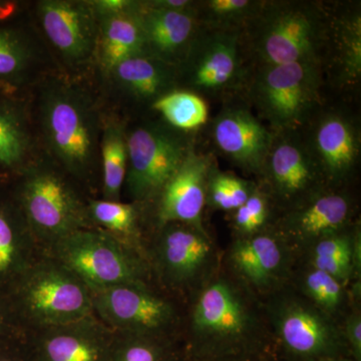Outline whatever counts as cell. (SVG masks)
Returning <instances> with one entry per match:
<instances>
[{
	"label": "cell",
	"instance_id": "obj_15",
	"mask_svg": "<svg viewBox=\"0 0 361 361\" xmlns=\"http://www.w3.org/2000/svg\"><path fill=\"white\" fill-rule=\"evenodd\" d=\"M293 249L276 231L239 237L228 253L233 276L249 290L270 294L283 288L290 277Z\"/></svg>",
	"mask_w": 361,
	"mask_h": 361
},
{
	"label": "cell",
	"instance_id": "obj_35",
	"mask_svg": "<svg viewBox=\"0 0 361 361\" xmlns=\"http://www.w3.org/2000/svg\"><path fill=\"white\" fill-rule=\"evenodd\" d=\"M269 199L259 188L244 205L235 210L233 223L240 237L251 236L264 231L269 220Z\"/></svg>",
	"mask_w": 361,
	"mask_h": 361
},
{
	"label": "cell",
	"instance_id": "obj_3",
	"mask_svg": "<svg viewBox=\"0 0 361 361\" xmlns=\"http://www.w3.org/2000/svg\"><path fill=\"white\" fill-rule=\"evenodd\" d=\"M13 200L37 245L47 249L71 233L94 228L87 201L68 175L47 159L21 171Z\"/></svg>",
	"mask_w": 361,
	"mask_h": 361
},
{
	"label": "cell",
	"instance_id": "obj_34",
	"mask_svg": "<svg viewBox=\"0 0 361 361\" xmlns=\"http://www.w3.org/2000/svg\"><path fill=\"white\" fill-rule=\"evenodd\" d=\"M256 188L241 178L213 168L207 184L206 204L219 210L235 211L246 203Z\"/></svg>",
	"mask_w": 361,
	"mask_h": 361
},
{
	"label": "cell",
	"instance_id": "obj_20",
	"mask_svg": "<svg viewBox=\"0 0 361 361\" xmlns=\"http://www.w3.org/2000/svg\"><path fill=\"white\" fill-rule=\"evenodd\" d=\"M16 20L0 23V94L23 97L21 92L47 73L44 47L32 30Z\"/></svg>",
	"mask_w": 361,
	"mask_h": 361
},
{
	"label": "cell",
	"instance_id": "obj_1",
	"mask_svg": "<svg viewBox=\"0 0 361 361\" xmlns=\"http://www.w3.org/2000/svg\"><path fill=\"white\" fill-rule=\"evenodd\" d=\"M33 121L40 148L71 180L90 182L99 166L104 116L99 102L82 82L47 73L35 85Z\"/></svg>",
	"mask_w": 361,
	"mask_h": 361
},
{
	"label": "cell",
	"instance_id": "obj_31",
	"mask_svg": "<svg viewBox=\"0 0 361 361\" xmlns=\"http://www.w3.org/2000/svg\"><path fill=\"white\" fill-rule=\"evenodd\" d=\"M163 116L164 122L175 129L189 132L205 125L208 106L198 94L186 90H175L151 104Z\"/></svg>",
	"mask_w": 361,
	"mask_h": 361
},
{
	"label": "cell",
	"instance_id": "obj_10",
	"mask_svg": "<svg viewBox=\"0 0 361 361\" xmlns=\"http://www.w3.org/2000/svg\"><path fill=\"white\" fill-rule=\"evenodd\" d=\"M275 133L261 169L260 190L287 212L326 191L329 184L308 141L296 130Z\"/></svg>",
	"mask_w": 361,
	"mask_h": 361
},
{
	"label": "cell",
	"instance_id": "obj_26",
	"mask_svg": "<svg viewBox=\"0 0 361 361\" xmlns=\"http://www.w3.org/2000/svg\"><path fill=\"white\" fill-rule=\"evenodd\" d=\"M139 11L137 1L129 11L97 18L99 35L94 63L103 75L127 59L149 56Z\"/></svg>",
	"mask_w": 361,
	"mask_h": 361
},
{
	"label": "cell",
	"instance_id": "obj_25",
	"mask_svg": "<svg viewBox=\"0 0 361 361\" xmlns=\"http://www.w3.org/2000/svg\"><path fill=\"white\" fill-rule=\"evenodd\" d=\"M37 245L13 198L0 199V291L8 293L37 260Z\"/></svg>",
	"mask_w": 361,
	"mask_h": 361
},
{
	"label": "cell",
	"instance_id": "obj_13",
	"mask_svg": "<svg viewBox=\"0 0 361 361\" xmlns=\"http://www.w3.org/2000/svg\"><path fill=\"white\" fill-rule=\"evenodd\" d=\"M35 16L66 68L78 71L94 63L99 20L90 0H39Z\"/></svg>",
	"mask_w": 361,
	"mask_h": 361
},
{
	"label": "cell",
	"instance_id": "obj_7",
	"mask_svg": "<svg viewBox=\"0 0 361 361\" xmlns=\"http://www.w3.org/2000/svg\"><path fill=\"white\" fill-rule=\"evenodd\" d=\"M47 250L90 291L147 283L149 268L144 256L94 227L71 233Z\"/></svg>",
	"mask_w": 361,
	"mask_h": 361
},
{
	"label": "cell",
	"instance_id": "obj_14",
	"mask_svg": "<svg viewBox=\"0 0 361 361\" xmlns=\"http://www.w3.org/2000/svg\"><path fill=\"white\" fill-rule=\"evenodd\" d=\"M153 262L161 279L178 288L201 286L214 274L215 248L205 230L183 223L159 228Z\"/></svg>",
	"mask_w": 361,
	"mask_h": 361
},
{
	"label": "cell",
	"instance_id": "obj_40",
	"mask_svg": "<svg viewBox=\"0 0 361 361\" xmlns=\"http://www.w3.org/2000/svg\"><path fill=\"white\" fill-rule=\"evenodd\" d=\"M144 4L152 8L173 11H195L197 7L196 2L188 1V0H151V1H144Z\"/></svg>",
	"mask_w": 361,
	"mask_h": 361
},
{
	"label": "cell",
	"instance_id": "obj_28",
	"mask_svg": "<svg viewBox=\"0 0 361 361\" xmlns=\"http://www.w3.org/2000/svg\"><path fill=\"white\" fill-rule=\"evenodd\" d=\"M127 125L115 116H104L101 144L102 190L104 200L121 201L128 171Z\"/></svg>",
	"mask_w": 361,
	"mask_h": 361
},
{
	"label": "cell",
	"instance_id": "obj_27",
	"mask_svg": "<svg viewBox=\"0 0 361 361\" xmlns=\"http://www.w3.org/2000/svg\"><path fill=\"white\" fill-rule=\"evenodd\" d=\"M361 244L360 231L334 233L316 240L304 250L308 266L331 275L344 286L360 273Z\"/></svg>",
	"mask_w": 361,
	"mask_h": 361
},
{
	"label": "cell",
	"instance_id": "obj_17",
	"mask_svg": "<svg viewBox=\"0 0 361 361\" xmlns=\"http://www.w3.org/2000/svg\"><path fill=\"white\" fill-rule=\"evenodd\" d=\"M355 206L348 195L326 190L303 205L284 212L276 232L292 249L350 228Z\"/></svg>",
	"mask_w": 361,
	"mask_h": 361
},
{
	"label": "cell",
	"instance_id": "obj_24",
	"mask_svg": "<svg viewBox=\"0 0 361 361\" xmlns=\"http://www.w3.org/2000/svg\"><path fill=\"white\" fill-rule=\"evenodd\" d=\"M104 77L118 96L139 103L152 104L179 87L177 68L152 56L122 61Z\"/></svg>",
	"mask_w": 361,
	"mask_h": 361
},
{
	"label": "cell",
	"instance_id": "obj_29",
	"mask_svg": "<svg viewBox=\"0 0 361 361\" xmlns=\"http://www.w3.org/2000/svg\"><path fill=\"white\" fill-rule=\"evenodd\" d=\"M137 206L130 202L125 203L104 199L87 200V211L92 225L145 257Z\"/></svg>",
	"mask_w": 361,
	"mask_h": 361
},
{
	"label": "cell",
	"instance_id": "obj_16",
	"mask_svg": "<svg viewBox=\"0 0 361 361\" xmlns=\"http://www.w3.org/2000/svg\"><path fill=\"white\" fill-rule=\"evenodd\" d=\"M115 332L96 316L33 331V361H109Z\"/></svg>",
	"mask_w": 361,
	"mask_h": 361
},
{
	"label": "cell",
	"instance_id": "obj_5",
	"mask_svg": "<svg viewBox=\"0 0 361 361\" xmlns=\"http://www.w3.org/2000/svg\"><path fill=\"white\" fill-rule=\"evenodd\" d=\"M245 28L259 66L318 63L325 28L319 11L310 4L264 2Z\"/></svg>",
	"mask_w": 361,
	"mask_h": 361
},
{
	"label": "cell",
	"instance_id": "obj_12",
	"mask_svg": "<svg viewBox=\"0 0 361 361\" xmlns=\"http://www.w3.org/2000/svg\"><path fill=\"white\" fill-rule=\"evenodd\" d=\"M90 293L94 316L116 334L168 336L177 322L174 305L147 283L115 285Z\"/></svg>",
	"mask_w": 361,
	"mask_h": 361
},
{
	"label": "cell",
	"instance_id": "obj_6",
	"mask_svg": "<svg viewBox=\"0 0 361 361\" xmlns=\"http://www.w3.org/2000/svg\"><path fill=\"white\" fill-rule=\"evenodd\" d=\"M269 296L264 308L268 326L292 360L326 361L348 350L338 322L300 292L284 286Z\"/></svg>",
	"mask_w": 361,
	"mask_h": 361
},
{
	"label": "cell",
	"instance_id": "obj_39",
	"mask_svg": "<svg viewBox=\"0 0 361 361\" xmlns=\"http://www.w3.org/2000/svg\"><path fill=\"white\" fill-rule=\"evenodd\" d=\"M94 13L99 16H111L129 11L137 6L133 0H90Z\"/></svg>",
	"mask_w": 361,
	"mask_h": 361
},
{
	"label": "cell",
	"instance_id": "obj_8",
	"mask_svg": "<svg viewBox=\"0 0 361 361\" xmlns=\"http://www.w3.org/2000/svg\"><path fill=\"white\" fill-rule=\"evenodd\" d=\"M126 133L129 161L123 189L137 205L156 200L191 152L189 135L160 121L127 127Z\"/></svg>",
	"mask_w": 361,
	"mask_h": 361
},
{
	"label": "cell",
	"instance_id": "obj_32",
	"mask_svg": "<svg viewBox=\"0 0 361 361\" xmlns=\"http://www.w3.org/2000/svg\"><path fill=\"white\" fill-rule=\"evenodd\" d=\"M197 4L202 25L211 28L242 30L259 13L264 2L251 0H208Z\"/></svg>",
	"mask_w": 361,
	"mask_h": 361
},
{
	"label": "cell",
	"instance_id": "obj_36",
	"mask_svg": "<svg viewBox=\"0 0 361 361\" xmlns=\"http://www.w3.org/2000/svg\"><path fill=\"white\" fill-rule=\"evenodd\" d=\"M23 327L11 297L0 291V343L25 336Z\"/></svg>",
	"mask_w": 361,
	"mask_h": 361
},
{
	"label": "cell",
	"instance_id": "obj_4",
	"mask_svg": "<svg viewBox=\"0 0 361 361\" xmlns=\"http://www.w3.org/2000/svg\"><path fill=\"white\" fill-rule=\"evenodd\" d=\"M7 294L23 326L33 331L94 315L89 287L49 255L37 258Z\"/></svg>",
	"mask_w": 361,
	"mask_h": 361
},
{
	"label": "cell",
	"instance_id": "obj_21",
	"mask_svg": "<svg viewBox=\"0 0 361 361\" xmlns=\"http://www.w3.org/2000/svg\"><path fill=\"white\" fill-rule=\"evenodd\" d=\"M139 14L149 56L178 68L202 27L196 9L164 11L140 1Z\"/></svg>",
	"mask_w": 361,
	"mask_h": 361
},
{
	"label": "cell",
	"instance_id": "obj_23",
	"mask_svg": "<svg viewBox=\"0 0 361 361\" xmlns=\"http://www.w3.org/2000/svg\"><path fill=\"white\" fill-rule=\"evenodd\" d=\"M32 104L23 97L0 94V170L20 174L39 160Z\"/></svg>",
	"mask_w": 361,
	"mask_h": 361
},
{
	"label": "cell",
	"instance_id": "obj_33",
	"mask_svg": "<svg viewBox=\"0 0 361 361\" xmlns=\"http://www.w3.org/2000/svg\"><path fill=\"white\" fill-rule=\"evenodd\" d=\"M109 361H174L168 336L116 334Z\"/></svg>",
	"mask_w": 361,
	"mask_h": 361
},
{
	"label": "cell",
	"instance_id": "obj_22",
	"mask_svg": "<svg viewBox=\"0 0 361 361\" xmlns=\"http://www.w3.org/2000/svg\"><path fill=\"white\" fill-rule=\"evenodd\" d=\"M308 142L329 186L341 184L357 163L360 149L357 130L341 114L323 115L313 126Z\"/></svg>",
	"mask_w": 361,
	"mask_h": 361
},
{
	"label": "cell",
	"instance_id": "obj_30",
	"mask_svg": "<svg viewBox=\"0 0 361 361\" xmlns=\"http://www.w3.org/2000/svg\"><path fill=\"white\" fill-rule=\"evenodd\" d=\"M298 284L300 293L336 322L348 315L350 298L346 286L331 275L307 265L299 276Z\"/></svg>",
	"mask_w": 361,
	"mask_h": 361
},
{
	"label": "cell",
	"instance_id": "obj_11",
	"mask_svg": "<svg viewBox=\"0 0 361 361\" xmlns=\"http://www.w3.org/2000/svg\"><path fill=\"white\" fill-rule=\"evenodd\" d=\"M242 30L201 27L178 66V82L189 92H220L242 80Z\"/></svg>",
	"mask_w": 361,
	"mask_h": 361
},
{
	"label": "cell",
	"instance_id": "obj_38",
	"mask_svg": "<svg viewBox=\"0 0 361 361\" xmlns=\"http://www.w3.org/2000/svg\"><path fill=\"white\" fill-rule=\"evenodd\" d=\"M0 361H33L25 336L0 343Z\"/></svg>",
	"mask_w": 361,
	"mask_h": 361
},
{
	"label": "cell",
	"instance_id": "obj_41",
	"mask_svg": "<svg viewBox=\"0 0 361 361\" xmlns=\"http://www.w3.org/2000/svg\"><path fill=\"white\" fill-rule=\"evenodd\" d=\"M21 11V4L13 0H0V23L16 20Z\"/></svg>",
	"mask_w": 361,
	"mask_h": 361
},
{
	"label": "cell",
	"instance_id": "obj_9",
	"mask_svg": "<svg viewBox=\"0 0 361 361\" xmlns=\"http://www.w3.org/2000/svg\"><path fill=\"white\" fill-rule=\"evenodd\" d=\"M318 63L259 66L252 101L276 132L296 130L307 122L319 101Z\"/></svg>",
	"mask_w": 361,
	"mask_h": 361
},
{
	"label": "cell",
	"instance_id": "obj_42",
	"mask_svg": "<svg viewBox=\"0 0 361 361\" xmlns=\"http://www.w3.org/2000/svg\"><path fill=\"white\" fill-rule=\"evenodd\" d=\"M326 361H356L355 360H350V358L345 357V356H341V357L332 358Z\"/></svg>",
	"mask_w": 361,
	"mask_h": 361
},
{
	"label": "cell",
	"instance_id": "obj_19",
	"mask_svg": "<svg viewBox=\"0 0 361 361\" xmlns=\"http://www.w3.org/2000/svg\"><path fill=\"white\" fill-rule=\"evenodd\" d=\"M212 135L223 155L246 172L260 175L273 134L250 111L236 106L221 111Z\"/></svg>",
	"mask_w": 361,
	"mask_h": 361
},
{
	"label": "cell",
	"instance_id": "obj_37",
	"mask_svg": "<svg viewBox=\"0 0 361 361\" xmlns=\"http://www.w3.org/2000/svg\"><path fill=\"white\" fill-rule=\"evenodd\" d=\"M342 332L353 360L361 361V315L357 307L345 316Z\"/></svg>",
	"mask_w": 361,
	"mask_h": 361
},
{
	"label": "cell",
	"instance_id": "obj_2",
	"mask_svg": "<svg viewBox=\"0 0 361 361\" xmlns=\"http://www.w3.org/2000/svg\"><path fill=\"white\" fill-rule=\"evenodd\" d=\"M251 294L238 279L223 274H213L201 285L190 315L197 350L206 355H234L262 341L269 327Z\"/></svg>",
	"mask_w": 361,
	"mask_h": 361
},
{
	"label": "cell",
	"instance_id": "obj_18",
	"mask_svg": "<svg viewBox=\"0 0 361 361\" xmlns=\"http://www.w3.org/2000/svg\"><path fill=\"white\" fill-rule=\"evenodd\" d=\"M213 164L193 149L157 197L159 228L170 223H183L200 230L206 205L207 184Z\"/></svg>",
	"mask_w": 361,
	"mask_h": 361
}]
</instances>
